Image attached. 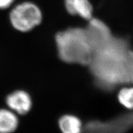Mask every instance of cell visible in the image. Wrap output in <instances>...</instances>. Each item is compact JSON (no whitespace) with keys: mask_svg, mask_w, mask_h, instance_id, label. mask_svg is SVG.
Instances as JSON below:
<instances>
[{"mask_svg":"<svg viewBox=\"0 0 133 133\" xmlns=\"http://www.w3.org/2000/svg\"><path fill=\"white\" fill-rule=\"evenodd\" d=\"M9 17L12 26L16 30L28 32L41 24L43 17L40 8L36 4L24 2L12 8Z\"/></svg>","mask_w":133,"mask_h":133,"instance_id":"obj_1","label":"cell"},{"mask_svg":"<svg viewBox=\"0 0 133 133\" xmlns=\"http://www.w3.org/2000/svg\"><path fill=\"white\" fill-rule=\"evenodd\" d=\"M57 43L61 53L88 54L93 48L85 29L73 28L59 32L56 36Z\"/></svg>","mask_w":133,"mask_h":133,"instance_id":"obj_2","label":"cell"},{"mask_svg":"<svg viewBox=\"0 0 133 133\" xmlns=\"http://www.w3.org/2000/svg\"><path fill=\"white\" fill-rule=\"evenodd\" d=\"M6 102L11 110L20 115L28 113L32 106L31 96L22 90H16L10 94L7 97Z\"/></svg>","mask_w":133,"mask_h":133,"instance_id":"obj_3","label":"cell"},{"mask_svg":"<svg viewBox=\"0 0 133 133\" xmlns=\"http://www.w3.org/2000/svg\"><path fill=\"white\" fill-rule=\"evenodd\" d=\"M65 6L70 14L89 21L92 18L93 7L89 0H65Z\"/></svg>","mask_w":133,"mask_h":133,"instance_id":"obj_4","label":"cell"},{"mask_svg":"<svg viewBox=\"0 0 133 133\" xmlns=\"http://www.w3.org/2000/svg\"><path fill=\"white\" fill-rule=\"evenodd\" d=\"M18 126L16 113L11 109H0V133H12Z\"/></svg>","mask_w":133,"mask_h":133,"instance_id":"obj_5","label":"cell"},{"mask_svg":"<svg viewBox=\"0 0 133 133\" xmlns=\"http://www.w3.org/2000/svg\"><path fill=\"white\" fill-rule=\"evenodd\" d=\"M58 127L62 133H81L82 123L77 116L65 114L59 119Z\"/></svg>","mask_w":133,"mask_h":133,"instance_id":"obj_6","label":"cell"},{"mask_svg":"<svg viewBox=\"0 0 133 133\" xmlns=\"http://www.w3.org/2000/svg\"><path fill=\"white\" fill-rule=\"evenodd\" d=\"M119 103L127 109L133 110V87H125L118 93Z\"/></svg>","mask_w":133,"mask_h":133,"instance_id":"obj_7","label":"cell"},{"mask_svg":"<svg viewBox=\"0 0 133 133\" xmlns=\"http://www.w3.org/2000/svg\"><path fill=\"white\" fill-rule=\"evenodd\" d=\"M15 0H0V10H6L12 6Z\"/></svg>","mask_w":133,"mask_h":133,"instance_id":"obj_8","label":"cell"}]
</instances>
